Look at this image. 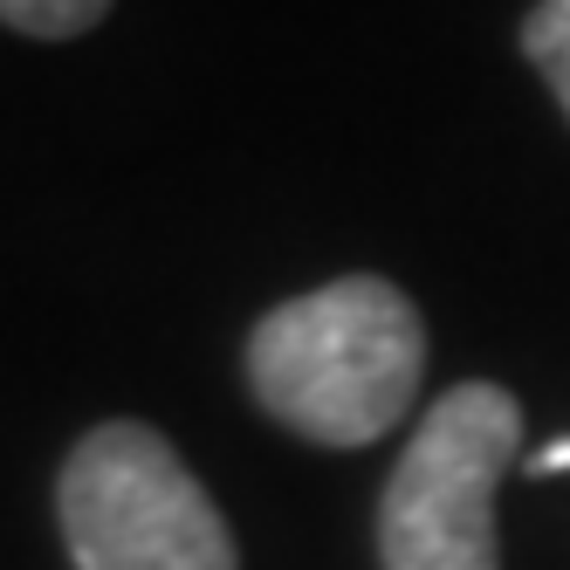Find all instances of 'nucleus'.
Masks as SVG:
<instances>
[{
  "instance_id": "nucleus-1",
  "label": "nucleus",
  "mask_w": 570,
  "mask_h": 570,
  "mask_svg": "<svg viewBox=\"0 0 570 570\" xmlns=\"http://www.w3.org/2000/svg\"><path fill=\"white\" fill-rule=\"evenodd\" d=\"M426 372V323L385 275H337L248 331V392L316 446H372Z\"/></svg>"
},
{
  "instance_id": "nucleus-2",
  "label": "nucleus",
  "mask_w": 570,
  "mask_h": 570,
  "mask_svg": "<svg viewBox=\"0 0 570 570\" xmlns=\"http://www.w3.org/2000/svg\"><path fill=\"white\" fill-rule=\"evenodd\" d=\"M522 454L515 392L468 379L426 405L379 502L385 570H502L495 488Z\"/></svg>"
},
{
  "instance_id": "nucleus-3",
  "label": "nucleus",
  "mask_w": 570,
  "mask_h": 570,
  "mask_svg": "<svg viewBox=\"0 0 570 570\" xmlns=\"http://www.w3.org/2000/svg\"><path fill=\"white\" fill-rule=\"evenodd\" d=\"M56 515L76 570H240L207 488L138 420H110L69 446Z\"/></svg>"
},
{
  "instance_id": "nucleus-4",
  "label": "nucleus",
  "mask_w": 570,
  "mask_h": 570,
  "mask_svg": "<svg viewBox=\"0 0 570 570\" xmlns=\"http://www.w3.org/2000/svg\"><path fill=\"white\" fill-rule=\"evenodd\" d=\"M522 56L537 62V76L550 83V97L570 117V0H537L522 21Z\"/></svg>"
},
{
  "instance_id": "nucleus-5",
  "label": "nucleus",
  "mask_w": 570,
  "mask_h": 570,
  "mask_svg": "<svg viewBox=\"0 0 570 570\" xmlns=\"http://www.w3.org/2000/svg\"><path fill=\"white\" fill-rule=\"evenodd\" d=\"M110 14V0H0V21L35 35V42H69V35H90Z\"/></svg>"
},
{
  "instance_id": "nucleus-6",
  "label": "nucleus",
  "mask_w": 570,
  "mask_h": 570,
  "mask_svg": "<svg viewBox=\"0 0 570 570\" xmlns=\"http://www.w3.org/2000/svg\"><path fill=\"white\" fill-rule=\"evenodd\" d=\"M522 468H529V474H570V433L550 440V446H537V454H529Z\"/></svg>"
}]
</instances>
